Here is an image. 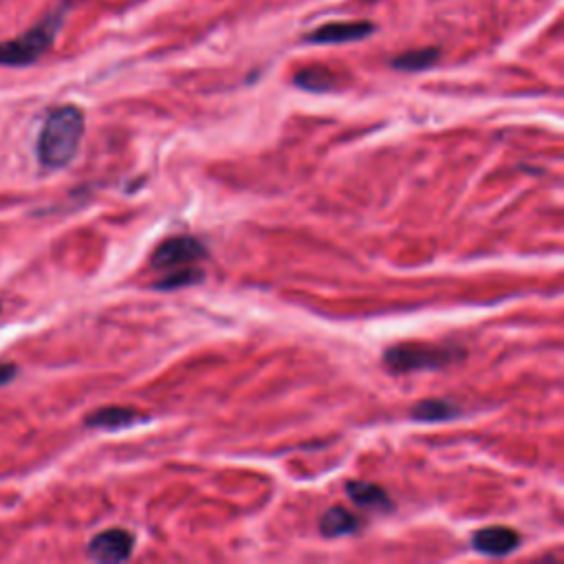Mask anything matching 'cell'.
<instances>
[{
    "mask_svg": "<svg viewBox=\"0 0 564 564\" xmlns=\"http://www.w3.org/2000/svg\"><path fill=\"white\" fill-rule=\"evenodd\" d=\"M84 137V112L77 106H57L48 110L40 137H37V159L48 170L66 167L82 143Z\"/></svg>",
    "mask_w": 564,
    "mask_h": 564,
    "instance_id": "1",
    "label": "cell"
},
{
    "mask_svg": "<svg viewBox=\"0 0 564 564\" xmlns=\"http://www.w3.org/2000/svg\"><path fill=\"white\" fill-rule=\"evenodd\" d=\"M70 2H59L46 15H42L31 29L13 40L0 42V66H29L37 62L55 42L62 31Z\"/></svg>",
    "mask_w": 564,
    "mask_h": 564,
    "instance_id": "2",
    "label": "cell"
},
{
    "mask_svg": "<svg viewBox=\"0 0 564 564\" xmlns=\"http://www.w3.org/2000/svg\"><path fill=\"white\" fill-rule=\"evenodd\" d=\"M463 357V350L445 344H423L408 341L386 348L383 364L390 372H412V370H438Z\"/></svg>",
    "mask_w": 564,
    "mask_h": 564,
    "instance_id": "3",
    "label": "cell"
},
{
    "mask_svg": "<svg viewBox=\"0 0 564 564\" xmlns=\"http://www.w3.org/2000/svg\"><path fill=\"white\" fill-rule=\"evenodd\" d=\"M205 256H207V251L200 240H196L192 236H176V238L163 240L154 249L150 264L156 269H178L185 264H194V262L203 260Z\"/></svg>",
    "mask_w": 564,
    "mask_h": 564,
    "instance_id": "4",
    "label": "cell"
},
{
    "mask_svg": "<svg viewBox=\"0 0 564 564\" xmlns=\"http://www.w3.org/2000/svg\"><path fill=\"white\" fill-rule=\"evenodd\" d=\"M134 535L126 529H106L88 542V555L97 562H123L132 555Z\"/></svg>",
    "mask_w": 564,
    "mask_h": 564,
    "instance_id": "5",
    "label": "cell"
},
{
    "mask_svg": "<svg viewBox=\"0 0 564 564\" xmlns=\"http://www.w3.org/2000/svg\"><path fill=\"white\" fill-rule=\"evenodd\" d=\"M520 544V535L511 529V527H482L480 531L474 533L471 538V546L489 557H502L509 555L511 551H516Z\"/></svg>",
    "mask_w": 564,
    "mask_h": 564,
    "instance_id": "6",
    "label": "cell"
},
{
    "mask_svg": "<svg viewBox=\"0 0 564 564\" xmlns=\"http://www.w3.org/2000/svg\"><path fill=\"white\" fill-rule=\"evenodd\" d=\"M375 31L372 22H328L315 31H311L304 40L308 44H344L368 37Z\"/></svg>",
    "mask_w": 564,
    "mask_h": 564,
    "instance_id": "7",
    "label": "cell"
},
{
    "mask_svg": "<svg viewBox=\"0 0 564 564\" xmlns=\"http://www.w3.org/2000/svg\"><path fill=\"white\" fill-rule=\"evenodd\" d=\"M141 421H148V416L143 412H139L134 408H126V405L99 408L84 419V423L88 427H99V430H123V427H132Z\"/></svg>",
    "mask_w": 564,
    "mask_h": 564,
    "instance_id": "8",
    "label": "cell"
},
{
    "mask_svg": "<svg viewBox=\"0 0 564 564\" xmlns=\"http://www.w3.org/2000/svg\"><path fill=\"white\" fill-rule=\"evenodd\" d=\"M346 491H348L350 500L364 509H372V511H381V513L392 509L390 496L386 494L383 487H379L375 482L352 480V482H346Z\"/></svg>",
    "mask_w": 564,
    "mask_h": 564,
    "instance_id": "9",
    "label": "cell"
},
{
    "mask_svg": "<svg viewBox=\"0 0 564 564\" xmlns=\"http://www.w3.org/2000/svg\"><path fill=\"white\" fill-rule=\"evenodd\" d=\"M361 527V520L350 513L344 507H330L326 509V513L319 520V533L324 538H341V535H350L357 533Z\"/></svg>",
    "mask_w": 564,
    "mask_h": 564,
    "instance_id": "10",
    "label": "cell"
},
{
    "mask_svg": "<svg viewBox=\"0 0 564 564\" xmlns=\"http://www.w3.org/2000/svg\"><path fill=\"white\" fill-rule=\"evenodd\" d=\"M456 414H458V408L445 399H423L412 408V419L423 423L447 421V419H454Z\"/></svg>",
    "mask_w": 564,
    "mask_h": 564,
    "instance_id": "11",
    "label": "cell"
},
{
    "mask_svg": "<svg viewBox=\"0 0 564 564\" xmlns=\"http://www.w3.org/2000/svg\"><path fill=\"white\" fill-rule=\"evenodd\" d=\"M293 84L300 86L302 90H308V93H326V90L335 88V75L326 68L311 66V68H304V70L295 73Z\"/></svg>",
    "mask_w": 564,
    "mask_h": 564,
    "instance_id": "12",
    "label": "cell"
},
{
    "mask_svg": "<svg viewBox=\"0 0 564 564\" xmlns=\"http://www.w3.org/2000/svg\"><path fill=\"white\" fill-rule=\"evenodd\" d=\"M438 59V48H414V51H405L401 55H397L390 64L397 70H423L430 68L434 62Z\"/></svg>",
    "mask_w": 564,
    "mask_h": 564,
    "instance_id": "13",
    "label": "cell"
},
{
    "mask_svg": "<svg viewBox=\"0 0 564 564\" xmlns=\"http://www.w3.org/2000/svg\"><path fill=\"white\" fill-rule=\"evenodd\" d=\"M203 280V271L200 269H187V267H178L174 273L165 275L163 280H159L154 286L156 289H181V286H189V284H196Z\"/></svg>",
    "mask_w": 564,
    "mask_h": 564,
    "instance_id": "14",
    "label": "cell"
},
{
    "mask_svg": "<svg viewBox=\"0 0 564 564\" xmlns=\"http://www.w3.org/2000/svg\"><path fill=\"white\" fill-rule=\"evenodd\" d=\"M15 372H18L15 364H0V386L9 383L15 377Z\"/></svg>",
    "mask_w": 564,
    "mask_h": 564,
    "instance_id": "15",
    "label": "cell"
}]
</instances>
